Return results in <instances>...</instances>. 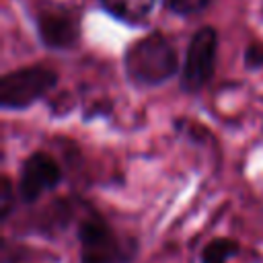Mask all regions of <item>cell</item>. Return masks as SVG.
<instances>
[{
	"mask_svg": "<svg viewBox=\"0 0 263 263\" xmlns=\"http://www.w3.org/2000/svg\"><path fill=\"white\" fill-rule=\"evenodd\" d=\"M212 2L214 0H162V6L166 8V12H171L175 16L191 18V16L205 12Z\"/></svg>",
	"mask_w": 263,
	"mask_h": 263,
	"instance_id": "cell-9",
	"label": "cell"
},
{
	"mask_svg": "<svg viewBox=\"0 0 263 263\" xmlns=\"http://www.w3.org/2000/svg\"><path fill=\"white\" fill-rule=\"evenodd\" d=\"M78 263H134L140 253L136 236L117 232L90 203H82L76 220Z\"/></svg>",
	"mask_w": 263,
	"mask_h": 263,
	"instance_id": "cell-2",
	"label": "cell"
},
{
	"mask_svg": "<svg viewBox=\"0 0 263 263\" xmlns=\"http://www.w3.org/2000/svg\"><path fill=\"white\" fill-rule=\"evenodd\" d=\"M60 84V74L47 64H27L12 68L0 78L2 111H27L49 97Z\"/></svg>",
	"mask_w": 263,
	"mask_h": 263,
	"instance_id": "cell-3",
	"label": "cell"
},
{
	"mask_svg": "<svg viewBox=\"0 0 263 263\" xmlns=\"http://www.w3.org/2000/svg\"><path fill=\"white\" fill-rule=\"evenodd\" d=\"M66 179L64 166L45 150H33L25 156L18 168L16 191L25 205H35L43 195L55 191Z\"/></svg>",
	"mask_w": 263,
	"mask_h": 263,
	"instance_id": "cell-6",
	"label": "cell"
},
{
	"mask_svg": "<svg viewBox=\"0 0 263 263\" xmlns=\"http://www.w3.org/2000/svg\"><path fill=\"white\" fill-rule=\"evenodd\" d=\"M125 80L136 88H156L179 76L181 60L175 43L162 31H150L129 43L121 58Z\"/></svg>",
	"mask_w": 263,
	"mask_h": 263,
	"instance_id": "cell-1",
	"label": "cell"
},
{
	"mask_svg": "<svg viewBox=\"0 0 263 263\" xmlns=\"http://www.w3.org/2000/svg\"><path fill=\"white\" fill-rule=\"evenodd\" d=\"M261 16H263V0H261Z\"/></svg>",
	"mask_w": 263,
	"mask_h": 263,
	"instance_id": "cell-12",
	"label": "cell"
},
{
	"mask_svg": "<svg viewBox=\"0 0 263 263\" xmlns=\"http://www.w3.org/2000/svg\"><path fill=\"white\" fill-rule=\"evenodd\" d=\"M220 33L212 25L197 27L185 47L179 72V90L185 95L201 92L216 76L218 70Z\"/></svg>",
	"mask_w": 263,
	"mask_h": 263,
	"instance_id": "cell-4",
	"label": "cell"
},
{
	"mask_svg": "<svg viewBox=\"0 0 263 263\" xmlns=\"http://www.w3.org/2000/svg\"><path fill=\"white\" fill-rule=\"evenodd\" d=\"M242 66L249 72H259L263 70V41L253 39L245 45L242 51Z\"/></svg>",
	"mask_w": 263,
	"mask_h": 263,
	"instance_id": "cell-11",
	"label": "cell"
},
{
	"mask_svg": "<svg viewBox=\"0 0 263 263\" xmlns=\"http://www.w3.org/2000/svg\"><path fill=\"white\" fill-rule=\"evenodd\" d=\"M35 33L49 51H70L82 37V12L66 2H49L35 12Z\"/></svg>",
	"mask_w": 263,
	"mask_h": 263,
	"instance_id": "cell-5",
	"label": "cell"
},
{
	"mask_svg": "<svg viewBox=\"0 0 263 263\" xmlns=\"http://www.w3.org/2000/svg\"><path fill=\"white\" fill-rule=\"evenodd\" d=\"M242 245L232 236H214L199 251V263H228L238 257Z\"/></svg>",
	"mask_w": 263,
	"mask_h": 263,
	"instance_id": "cell-8",
	"label": "cell"
},
{
	"mask_svg": "<svg viewBox=\"0 0 263 263\" xmlns=\"http://www.w3.org/2000/svg\"><path fill=\"white\" fill-rule=\"evenodd\" d=\"M16 197H18V191H16L12 179L8 175H4L2 185H0V222L2 224H8V220L16 212Z\"/></svg>",
	"mask_w": 263,
	"mask_h": 263,
	"instance_id": "cell-10",
	"label": "cell"
},
{
	"mask_svg": "<svg viewBox=\"0 0 263 263\" xmlns=\"http://www.w3.org/2000/svg\"><path fill=\"white\" fill-rule=\"evenodd\" d=\"M156 0H99L103 12L125 27H142L148 23Z\"/></svg>",
	"mask_w": 263,
	"mask_h": 263,
	"instance_id": "cell-7",
	"label": "cell"
}]
</instances>
